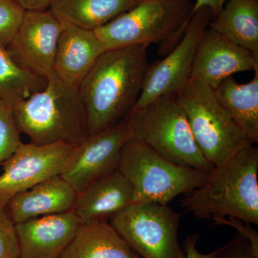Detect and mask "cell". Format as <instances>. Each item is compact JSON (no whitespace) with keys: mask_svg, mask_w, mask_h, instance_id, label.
I'll use <instances>...</instances> for the list:
<instances>
[{"mask_svg":"<svg viewBox=\"0 0 258 258\" xmlns=\"http://www.w3.org/2000/svg\"><path fill=\"white\" fill-rule=\"evenodd\" d=\"M147 47L105 51L80 84L90 136L123 121L133 111L149 67Z\"/></svg>","mask_w":258,"mask_h":258,"instance_id":"6da1fadb","label":"cell"},{"mask_svg":"<svg viewBox=\"0 0 258 258\" xmlns=\"http://www.w3.org/2000/svg\"><path fill=\"white\" fill-rule=\"evenodd\" d=\"M258 149L248 144L215 166L200 187L184 195L181 205L200 219H239L258 225Z\"/></svg>","mask_w":258,"mask_h":258,"instance_id":"7a4b0ae2","label":"cell"},{"mask_svg":"<svg viewBox=\"0 0 258 258\" xmlns=\"http://www.w3.org/2000/svg\"><path fill=\"white\" fill-rule=\"evenodd\" d=\"M20 133L38 145L77 147L89 137L79 88L70 87L52 73L46 86L13 106Z\"/></svg>","mask_w":258,"mask_h":258,"instance_id":"3957f363","label":"cell"},{"mask_svg":"<svg viewBox=\"0 0 258 258\" xmlns=\"http://www.w3.org/2000/svg\"><path fill=\"white\" fill-rule=\"evenodd\" d=\"M191 0H142L132 9L94 30L105 50L159 44L169 53L192 17Z\"/></svg>","mask_w":258,"mask_h":258,"instance_id":"277c9868","label":"cell"},{"mask_svg":"<svg viewBox=\"0 0 258 258\" xmlns=\"http://www.w3.org/2000/svg\"><path fill=\"white\" fill-rule=\"evenodd\" d=\"M117 169L132 185L134 203L161 205L200 187L209 174L171 162L134 139H129L122 149Z\"/></svg>","mask_w":258,"mask_h":258,"instance_id":"5b68a950","label":"cell"},{"mask_svg":"<svg viewBox=\"0 0 258 258\" xmlns=\"http://www.w3.org/2000/svg\"><path fill=\"white\" fill-rule=\"evenodd\" d=\"M132 139L180 165L210 173L215 166L200 152L176 96H163L125 118Z\"/></svg>","mask_w":258,"mask_h":258,"instance_id":"8992f818","label":"cell"},{"mask_svg":"<svg viewBox=\"0 0 258 258\" xmlns=\"http://www.w3.org/2000/svg\"><path fill=\"white\" fill-rule=\"evenodd\" d=\"M176 98L200 152L214 166L223 164L249 144L220 106L212 88L189 80Z\"/></svg>","mask_w":258,"mask_h":258,"instance_id":"52a82bcc","label":"cell"},{"mask_svg":"<svg viewBox=\"0 0 258 258\" xmlns=\"http://www.w3.org/2000/svg\"><path fill=\"white\" fill-rule=\"evenodd\" d=\"M181 215L168 205L133 203L109 223L142 258H186L178 240Z\"/></svg>","mask_w":258,"mask_h":258,"instance_id":"ba28073f","label":"cell"},{"mask_svg":"<svg viewBox=\"0 0 258 258\" xmlns=\"http://www.w3.org/2000/svg\"><path fill=\"white\" fill-rule=\"evenodd\" d=\"M213 15L208 8L199 9L190 19L179 43L162 60L149 64L142 92L133 110L140 109L157 98L176 96L189 81L199 42Z\"/></svg>","mask_w":258,"mask_h":258,"instance_id":"9c48e42d","label":"cell"},{"mask_svg":"<svg viewBox=\"0 0 258 258\" xmlns=\"http://www.w3.org/2000/svg\"><path fill=\"white\" fill-rule=\"evenodd\" d=\"M76 147L63 144H22L3 164L0 175V208L15 195L44 180L61 175L72 164Z\"/></svg>","mask_w":258,"mask_h":258,"instance_id":"30bf717a","label":"cell"},{"mask_svg":"<svg viewBox=\"0 0 258 258\" xmlns=\"http://www.w3.org/2000/svg\"><path fill=\"white\" fill-rule=\"evenodd\" d=\"M62 28L63 25L49 10L25 11L21 25L7 50L22 69L47 79L53 73Z\"/></svg>","mask_w":258,"mask_h":258,"instance_id":"8fae6325","label":"cell"},{"mask_svg":"<svg viewBox=\"0 0 258 258\" xmlns=\"http://www.w3.org/2000/svg\"><path fill=\"white\" fill-rule=\"evenodd\" d=\"M132 139L125 119L99 133L93 134L76 147L72 164L61 174L82 192L95 181L116 170L120 153Z\"/></svg>","mask_w":258,"mask_h":258,"instance_id":"7c38bea8","label":"cell"},{"mask_svg":"<svg viewBox=\"0 0 258 258\" xmlns=\"http://www.w3.org/2000/svg\"><path fill=\"white\" fill-rule=\"evenodd\" d=\"M258 71V57L208 28L199 42L190 79L214 89L237 73Z\"/></svg>","mask_w":258,"mask_h":258,"instance_id":"4fadbf2b","label":"cell"},{"mask_svg":"<svg viewBox=\"0 0 258 258\" xmlns=\"http://www.w3.org/2000/svg\"><path fill=\"white\" fill-rule=\"evenodd\" d=\"M81 225L73 211L17 224L20 258H60Z\"/></svg>","mask_w":258,"mask_h":258,"instance_id":"5bb4252c","label":"cell"},{"mask_svg":"<svg viewBox=\"0 0 258 258\" xmlns=\"http://www.w3.org/2000/svg\"><path fill=\"white\" fill-rule=\"evenodd\" d=\"M78 196L74 186L57 175L15 195L5 210L17 225L37 217L72 211Z\"/></svg>","mask_w":258,"mask_h":258,"instance_id":"9a60e30c","label":"cell"},{"mask_svg":"<svg viewBox=\"0 0 258 258\" xmlns=\"http://www.w3.org/2000/svg\"><path fill=\"white\" fill-rule=\"evenodd\" d=\"M62 25L53 74L70 87L79 88L98 57L106 50L93 30Z\"/></svg>","mask_w":258,"mask_h":258,"instance_id":"2e32d148","label":"cell"},{"mask_svg":"<svg viewBox=\"0 0 258 258\" xmlns=\"http://www.w3.org/2000/svg\"><path fill=\"white\" fill-rule=\"evenodd\" d=\"M134 199L132 185L116 169L79 193L72 211L82 223L108 221L132 205Z\"/></svg>","mask_w":258,"mask_h":258,"instance_id":"e0dca14e","label":"cell"},{"mask_svg":"<svg viewBox=\"0 0 258 258\" xmlns=\"http://www.w3.org/2000/svg\"><path fill=\"white\" fill-rule=\"evenodd\" d=\"M254 73L248 83H237L230 76L213 89L220 106L251 144L258 142V71Z\"/></svg>","mask_w":258,"mask_h":258,"instance_id":"ac0fdd59","label":"cell"},{"mask_svg":"<svg viewBox=\"0 0 258 258\" xmlns=\"http://www.w3.org/2000/svg\"><path fill=\"white\" fill-rule=\"evenodd\" d=\"M60 258H142L108 221L82 223Z\"/></svg>","mask_w":258,"mask_h":258,"instance_id":"d6986e66","label":"cell"},{"mask_svg":"<svg viewBox=\"0 0 258 258\" xmlns=\"http://www.w3.org/2000/svg\"><path fill=\"white\" fill-rule=\"evenodd\" d=\"M142 0H52L49 10L62 24L93 30L123 14Z\"/></svg>","mask_w":258,"mask_h":258,"instance_id":"ffe728a7","label":"cell"},{"mask_svg":"<svg viewBox=\"0 0 258 258\" xmlns=\"http://www.w3.org/2000/svg\"><path fill=\"white\" fill-rule=\"evenodd\" d=\"M209 28L258 57V0H228Z\"/></svg>","mask_w":258,"mask_h":258,"instance_id":"44dd1931","label":"cell"},{"mask_svg":"<svg viewBox=\"0 0 258 258\" xmlns=\"http://www.w3.org/2000/svg\"><path fill=\"white\" fill-rule=\"evenodd\" d=\"M47 79L22 69L0 46V101L14 106L46 86Z\"/></svg>","mask_w":258,"mask_h":258,"instance_id":"7402d4cb","label":"cell"},{"mask_svg":"<svg viewBox=\"0 0 258 258\" xmlns=\"http://www.w3.org/2000/svg\"><path fill=\"white\" fill-rule=\"evenodd\" d=\"M13 106L0 101V165L10 159L22 144Z\"/></svg>","mask_w":258,"mask_h":258,"instance_id":"603a6c76","label":"cell"},{"mask_svg":"<svg viewBox=\"0 0 258 258\" xmlns=\"http://www.w3.org/2000/svg\"><path fill=\"white\" fill-rule=\"evenodd\" d=\"M25 13L15 0H0V46H9L21 25Z\"/></svg>","mask_w":258,"mask_h":258,"instance_id":"cb8c5ba5","label":"cell"},{"mask_svg":"<svg viewBox=\"0 0 258 258\" xmlns=\"http://www.w3.org/2000/svg\"><path fill=\"white\" fill-rule=\"evenodd\" d=\"M0 258H20L16 225L0 208Z\"/></svg>","mask_w":258,"mask_h":258,"instance_id":"d4e9b609","label":"cell"},{"mask_svg":"<svg viewBox=\"0 0 258 258\" xmlns=\"http://www.w3.org/2000/svg\"><path fill=\"white\" fill-rule=\"evenodd\" d=\"M217 252V258H255L248 241L239 233Z\"/></svg>","mask_w":258,"mask_h":258,"instance_id":"484cf974","label":"cell"},{"mask_svg":"<svg viewBox=\"0 0 258 258\" xmlns=\"http://www.w3.org/2000/svg\"><path fill=\"white\" fill-rule=\"evenodd\" d=\"M213 222L215 225H228L235 229L240 235L248 241L252 253L255 258H258V234L249 224L232 217L219 218Z\"/></svg>","mask_w":258,"mask_h":258,"instance_id":"4316f807","label":"cell"},{"mask_svg":"<svg viewBox=\"0 0 258 258\" xmlns=\"http://www.w3.org/2000/svg\"><path fill=\"white\" fill-rule=\"evenodd\" d=\"M200 235L198 234H190L185 239L183 244V249H184L186 258H217V252L216 250L210 252V253L204 254L200 252L197 248Z\"/></svg>","mask_w":258,"mask_h":258,"instance_id":"83f0119b","label":"cell"},{"mask_svg":"<svg viewBox=\"0 0 258 258\" xmlns=\"http://www.w3.org/2000/svg\"><path fill=\"white\" fill-rule=\"evenodd\" d=\"M228 0H195L194 3L192 15L195 12L203 8H208L211 10L213 18L222 10L224 5Z\"/></svg>","mask_w":258,"mask_h":258,"instance_id":"f1b7e54d","label":"cell"},{"mask_svg":"<svg viewBox=\"0 0 258 258\" xmlns=\"http://www.w3.org/2000/svg\"><path fill=\"white\" fill-rule=\"evenodd\" d=\"M25 11L47 10L50 8L52 0H15Z\"/></svg>","mask_w":258,"mask_h":258,"instance_id":"f546056e","label":"cell"}]
</instances>
